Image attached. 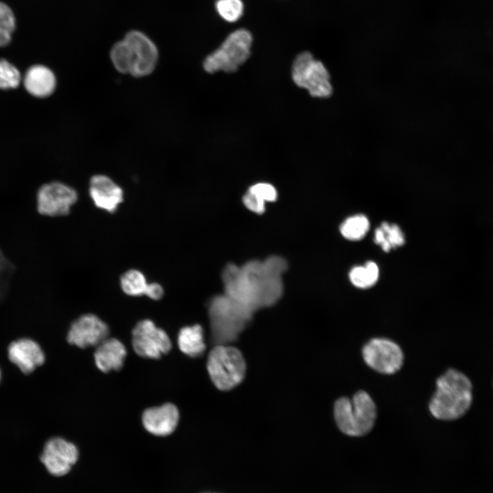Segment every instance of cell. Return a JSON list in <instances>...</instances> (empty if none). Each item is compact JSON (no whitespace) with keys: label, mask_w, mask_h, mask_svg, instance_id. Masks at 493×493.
<instances>
[{"label":"cell","mask_w":493,"mask_h":493,"mask_svg":"<svg viewBox=\"0 0 493 493\" xmlns=\"http://www.w3.org/2000/svg\"><path fill=\"white\" fill-rule=\"evenodd\" d=\"M287 263L279 256L251 260L242 266L228 264L222 279L226 295L251 313L277 303L283 292L282 275Z\"/></svg>","instance_id":"cell-1"},{"label":"cell","mask_w":493,"mask_h":493,"mask_svg":"<svg viewBox=\"0 0 493 493\" xmlns=\"http://www.w3.org/2000/svg\"><path fill=\"white\" fill-rule=\"evenodd\" d=\"M472 401V385L468 378L455 369H448L436 381V390L429 409L435 418L452 420L463 416Z\"/></svg>","instance_id":"cell-2"},{"label":"cell","mask_w":493,"mask_h":493,"mask_svg":"<svg viewBox=\"0 0 493 493\" xmlns=\"http://www.w3.org/2000/svg\"><path fill=\"white\" fill-rule=\"evenodd\" d=\"M208 314L214 346L235 342L253 318V313L225 294L210 302Z\"/></svg>","instance_id":"cell-3"},{"label":"cell","mask_w":493,"mask_h":493,"mask_svg":"<svg viewBox=\"0 0 493 493\" xmlns=\"http://www.w3.org/2000/svg\"><path fill=\"white\" fill-rule=\"evenodd\" d=\"M334 419L338 429L346 435L360 437L368 433L377 418V407L371 396L359 390L351 399L342 396L333 406Z\"/></svg>","instance_id":"cell-4"},{"label":"cell","mask_w":493,"mask_h":493,"mask_svg":"<svg viewBox=\"0 0 493 493\" xmlns=\"http://www.w3.org/2000/svg\"><path fill=\"white\" fill-rule=\"evenodd\" d=\"M207 368L211 380L220 390H231L244 378L246 362L241 351L227 345H215L209 353Z\"/></svg>","instance_id":"cell-5"},{"label":"cell","mask_w":493,"mask_h":493,"mask_svg":"<svg viewBox=\"0 0 493 493\" xmlns=\"http://www.w3.org/2000/svg\"><path fill=\"white\" fill-rule=\"evenodd\" d=\"M252 42V35L246 29L231 32L219 48L206 57L203 62L205 71L209 73L236 71L249 58Z\"/></svg>","instance_id":"cell-6"},{"label":"cell","mask_w":493,"mask_h":493,"mask_svg":"<svg viewBox=\"0 0 493 493\" xmlns=\"http://www.w3.org/2000/svg\"><path fill=\"white\" fill-rule=\"evenodd\" d=\"M292 77L295 84L307 89L312 97H328L333 92L327 70L308 51L296 57L292 67Z\"/></svg>","instance_id":"cell-7"},{"label":"cell","mask_w":493,"mask_h":493,"mask_svg":"<svg viewBox=\"0 0 493 493\" xmlns=\"http://www.w3.org/2000/svg\"><path fill=\"white\" fill-rule=\"evenodd\" d=\"M365 363L377 372L392 375L403 366L404 354L398 344L385 338H374L362 347Z\"/></svg>","instance_id":"cell-8"},{"label":"cell","mask_w":493,"mask_h":493,"mask_svg":"<svg viewBox=\"0 0 493 493\" xmlns=\"http://www.w3.org/2000/svg\"><path fill=\"white\" fill-rule=\"evenodd\" d=\"M131 342L136 354L149 359L160 358L172 347L170 339L166 331L149 319L136 323L132 330Z\"/></svg>","instance_id":"cell-9"},{"label":"cell","mask_w":493,"mask_h":493,"mask_svg":"<svg viewBox=\"0 0 493 493\" xmlns=\"http://www.w3.org/2000/svg\"><path fill=\"white\" fill-rule=\"evenodd\" d=\"M37 210L44 216H62L68 214L78 199L77 192L60 181L43 184L37 192Z\"/></svg>","instance_id":"cell-10"},{"label":"cell","mask_w":493,"mask_h":493,"mask_svg":"<svg viewBox=\"0 0 493 493\" xmlns=\"http://www.w3.org/2000/svg\"><path fill=\"white\" fill-rule=\"evenodd\" d=\"M131 62L130 75L141 77L151 74L158 62V50L154 42L144 33L132 30L124 37Z\"/></svg>","instance_id":"cell-11"},{"label":"cell","mask_w":493,"mask_h":493,"mask_svg":"<svg viewBox=\"0 0 493 493\" xmlns=\"http://www.w3.org/2000/svg\"><path fill=\"white\" fill-rule=\"evenodd\" d=\"M76 446L60 437L49 439L45 444L40 461L47 471L56 477L67 474L78 459Z\"/></svg>","instance_id":"cell-12"},{"label":"cell","mask_w":493,"mask_h":493,"mask_svg":"<svg viewBox=\"0 0 493 493\" xmlns=\"http://www.w3.org/2000/svg\"><path fill=\"white\" fill-rule=\"evenodd\" d=\"M107 324L93 314H85L77 318L71 325L67 334L70 344L81 349L97 346L108 338Z\"/></svg>","instance_id":"cell-13"},{"label":"cell","mask_w":493,"mask_h":493,"mask_svg":"<svg viewBox=\"0 0 493 493\" xmlns=\"http://www.w3.org/2000/svg\"><path fill=\"white\" fill-rule=\"evenodd\" d=\"M89 195L94 205L109 213H114L123 201L124 192L110 177L94 175L89 181Z\"/></svg>","instance_id":"cell-14"},{"label":"cell","mask_w":493,"mask_h":493,"mask_svg":"<svg viewBox=\"0 0 493 493\" xmlns=\"http://www.w3.org/2000/svg\"><path fill=\"white\" fill-rule=\"evenodd\" d=\"M8 357L21 372L28 375L45 361L40 346L32 339L23 338L12 341L8 347Z\"/></svg>","instance_id":"cell-15"},{"label":"cell","mask_w":493,"mask_h":493,"mask_svg":"<svg viewBox=\"0 0 493 493\" xmlns=\"http://www.w3.org/2000/svg\"><path fill=\"white\" fill-rule=\"evenodd\" d=\"M179 420L177 407L167 403L145 409L142 416L144 429L156 436H166L176 429Z\"/></svg>","instance_id":"cell-16"},{"label":"cell","mask_w":493,"mask_h":493,"mask_svg":"<svg viewBox=\"0 0 493 493\" xmlns=\"http://www.w3.org/2000/svg\"><path fill=\"white\" fill-rule=\"evenodd\" d=\"M127 355L125 345L118 339L107 338L97 346L94 353V362L103 372L120 370Z\"/></svg>","instance_id":"cell-17"},{"label":"cell","mask_w":493,"mask_h":493,"mask_svg":"<svg viewBox=\"0 0 493 493\" xmlns=\"http://www.w3.org/2000/svg\"><path fill=\"white\" fill-rule=\"evenodd\" d=\"M24 86L31 95L44 98L51 95L55 90L56 79L53 71L44 65H34L26 72Z\"/></svg>","instance_id":"cell-18"},{"label":"cell","mask_w":493,"mask_h":493,"mask_svg":"<svg viewBox=\"0 0 493 493\" xmlns=\"http://www.w3.org/2000/svg\"><path fill=\"white\" fill-rule=\"evenodd\" d=\"M177 344L180 351L190 357L201 356L205 350L203 328L199 325L180 329Z\"/></svg>","instance_id":"cell-19"},{"label":"cell","mask_w":493,"mask_h":493,"mask_svg":"<svg viewBox=\"0 0 493 493\" xmlns=\"http://www.w3.org/2000/svg\"><path fill=\"white\" fill-rule=\"evenodd\" d=\"M375 242L381 245L385 252L392 248L401 246L405 242L403 234L396 225H389L383 222L381 227L376 229Z\"/></svg>","instance_id":"cell-20"},{"label":"cell","mask_w":493,"mask_h":493,"mask_svg":"<svg viewBox=\"0 0 493 493\" xmlns=\"http://www.w3.org/2000/svg\"><path fill=\"white\" fill-rule=\"evenodd\" d=\"M149 283L139 270L131 268L122 274L120 285L125 294L131 296L145 295Z\"/></svg>","instance_id":"cell-21"},{"label":"cell","mask_w":493,"mask_h":493,"mask_svg":"<svg viewBox=\"0 0 493 493\" xmlns=\"http://www.w3.org/2000/svg\"><path fill=\"white\" fill-rule=\"evenodd\" d=\"M351 283L359 288H368L372 286L379 278L378 266L372 261L367 262L364 266L353 267L349 273Z\"/></svg>","instance_id":"cell-22"},{"label":"cell","mask_w":493,"mask_h":493,"mask_svg":"<svg viewBox=\"0 0 493 493\" xmlns=\"http://www.w3.org/2000/svg\"><path fill=\"white\" fill-rule=\"evenodd\" d=\"M370 223L367 217L357 214L347 218L340 225V233L347 240H359L369 229Z\"/></svg>","instance_id":"cell-23"},{"label":"cell","mask_w":493,"mask_h":493,"mask_svg":"<svg viewBox=\"0 0 493 493\" xmlns=\"http://www.w3.org/2000/svg\"><path fill=\"white\" fill-rule=\"evenodd\" d=\"M16 27V19L11 8L0 1V47L8 45Z\"/></svg>","instance_id":"cell-24"},{"label":"cell","mask_w":493,"mask_h":493,"mask_svg":"<svg viewBox=\"0 0 493 493\" xmlns=\"http://www.w3.org/2000/svg\"><path fill=\"white\" fill-rule=\"evenodd\" d=\"M110 59L114 68L123 74L131 73V62L127 43L123 39L116 42L110 51Z\"/></svg>","instance_id":"cell-25"},{"label":"cell","mask_w":493,"mask_h":493,"mask_svg":"<svg viewBox=\"0 0 493 493\" xmlns=\"http://www.w3.org/2000/svg\"><path fill=\"white\" fill-rule=\"evenodd\" d=\"M216 9L221 18L227 22L233 23L242 16L244 5L242 0H217Z\"/></svg>","instance_id":"cell-26"},{"label":"cell","mask_w":493,"mask_h":493,"mask_svg":"<svg viewBox=\"0 0 493 493\" xmlns=\"http://www.w3.org/2000/svg\"><path fill=\"white\" fill-rule=\"evenodd\" d=\"M20 82L19 71L6 60H0V88H15Z\"/></svg>","instance_id":"cell-27"},{"label":"cell","mask_w":493,"mask_h":493,"mask_svg":"<svg viewBox=\"0 0 493 493\" xmlns=\"http://www.w3.org/2000/svg\"><path fill=\"white\" fill-rule=\"evenodd\" d=\"M15 270L14 265L5 257L0 249V300L5 297Z\"/></svg>","instance_id":"cell-28"},{"label":"cell","mask_w":493,"mask_h":493,"mask_svg":"<svg viewBox=\"0 0 493 493\" xmlns=\"http://www.w3.org/2000/svg\"><path fill=\"white\" fill-rule=\"evenodd\" d=\"M248 191L254 194L264 202H273L277 198L275 188L268 183H258L253 185L249 188Z\"/></svg>","instance_id":"cell-29"},{"label":"cell","mask_w":493,"mask_h":493,"mask_svg":"<svg viewBox=\"0 0 493 493\" xmlns=\"http://www.w3.org/2000/svg\"><path fill=\"white\" fill-rule=\"evenodd\" d=\"M242 201L246 208L256 214H262L265 210L266 202L249 191L244 195Z\"/></svg>","instance_id":"cell-30"},{"label":"cell","mask_w":493,"mask_h":493,"mask_svg":"<svg viewBox=\"0 0 493 493\" xmlns=\"http://www.w3.org/2000/svg\"><path fill=\"white\" fill-rule=\"evenodd\" d=\"M163 287L156 282L149 283L145 295L152 300L157 301L164 296Z\"/></svg>","instance_id":"cell-31"},{"label":"cell","mask_w":493,"mask_h":493,"mask_svg":"<svg viewBox=\"0 0 493 493\" xmlns=\"http://www.w3.org/2000/svg\"><path fill=\"white\" fill-rule=\"evenodd\" d=\"M0 380H1V371H0Z\"/></svg>","instance_id":"cell-32"}]
</instances>
